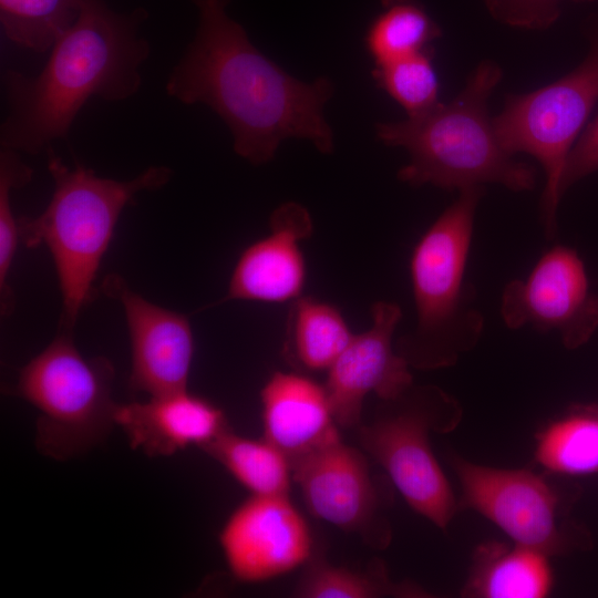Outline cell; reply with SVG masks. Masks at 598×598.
<instances>
[{"mask_svg": "<svg viewBox=\"0 0 598 598\" xmlns=\"http://www.w3.org/2000/svg\"><path fill=\"white\" fill-rule=\"evenodd\" d=\"M192 2L197 29L166 80V94L214 111L229 128L235 153L250 164L270 162L287 138L332 153L333 132L323 114L334 91L330 79L302 82L260 53L229 17L230 0Z\"/></svg>", "mask_w": 598, "mask_h": 598, "instance_id": "6da1fadb", "label": "cell"}, {"mask_svg": "<svg viewBox=\"0 0 598 598\" xmlns=\"http://www.w3.org/2000/svg\"><path fill=\"white\" fill-rule=\"evenodd\" d=\"M146 17L143 9L123 13L104 0H85L38 74L13 69L3 73L7 112L0 146L31 155L47 152L54 141L68 137L92 97L122 102L135 95L151 53L141 34Z\"/></svg>", "mask_w": 598, "mask_h": 598, "instance_id": "7a4b0ae2", "label": "cell"}, {"mask_svg": "<svg viewBox=\"0 0 598 598\" xmlns=\"http://www.w3.org/2000/svg\"><path fill=\"white\" fill-rule=\"evenodd\" d=\"M501 79V68L485 60L452 101L403 121L379 123L378 138L410 155L398 178L458 192L489 183L517 193L534 189L535 168L503 147L488 115V99Z\"/></svg>", "mask_w": 598, "mask_h": 598, "instance_id": "3957f363", "label": "cell"}, {"mask_svg": "<svg viewBox=\"0 0 598 598\" xmlns=\"http://www.w3.org/2000/svg\"><path fill=\"white\" fill-rule=\"evenodd\" d=\"M47 154L54 185L51 199L37 217L18 218L19 235L27 247L44 245L50 251L62 297L59 328L73 330L93 298V283L124 207L138 193L165 186L173 171L150 166L118 181L80 164L69 167L52 147Z\"/></svg>", "mask_w": 598, "mask_h": 598, "instance_id": "277c9868", "label": "cell"}, {"mask_svg": "<svg viewBox=\"0 0 598 598\" xmlns=\"http://www.w3.org/2000/svg\"><path fill=\"white\" fill-rule=\"evenodd\" d=\"M483 193V186L460 190L457 199L426 229L412 251L410 275L416 322L396 344L411 368L452 367L482 337L484 317L466 268Z\"/></svg>", "mask_w": 598, "mask_h": 598, "instance_id": "5b68a950", "label": "cell"}, {"mask_svg": "<svg viewBox=\"0 0 598 598\" xmlns=\"http://www.w3.org/2000/svg\"><path fill=\"white\" fill-rule=\"evenodd\" d=\"M114 367L103 357L84 358L73 330L58 336L19 371L9 389L39 412L38 451L55 461H68L103 442L115 425L112 399Z\"/></svg>", "mask_w": 598, "mask_h": 598, "instance_id": "8992f818", "label": "cell"}, {"mask_svg": "<svg viewBox=\"0 0 598 598\" xmlns=\"http://www.w3.org/2000/svg\"><path fill=\"white\" fill-rule=\"evenodd\" d=\"M462 417L454 396L436 385L413 383L399 395L380 400L372 421L358 427L363 450L408 505L443 530L460 503L433 453L430 434L455 430Z\"/></svg>", "mask_w": 598, "mask_h": 598, "instance_id": "52a82bcc", "label": "cell"}, {"mask_svg": "<svg viewBox=\"0 0 598 598\" xmlns=\"http://www.w3.org/2000/svg\"><path fill=\"white\" fill-rule=\"evenodd\" d=\"M598 104V29L590 49L571 72L535 91L509 95L493 118L497 137L512 155L526 153L542 165L546 183L540 221L548 240L558 233L560 181L567 157Z\"/></svg>", "mask_w": 598, "mask_h": 598, "instance_id": "ba28073f", "label": "cell"}, {"mask_svg": "<svg viewBox=\"0 0 598 598\" xmlns=\"http://www.w3.org/2000/svg\"><path fill=\"white\" fill-rule=\"evenodd\" d=\"M461 486L460 507L470 508L498 526L515 544L547 556L584 549L590 538L581 526L560 515L556 489L524 468H497L451 454Z\"/></svg>", "mask_w": 598, "mask_h": 598, "instance_id": "9c48e42d", "label": "cell"}, {"mask_svg": "<svg viewBox=\"0 0 598 598\" xmlns=\"http://www.w3.org/2000/svg\"><path fill=\"white\" fill-rule=\"evenodd\" d=\"M501 316L509 329L526 326L556 331L567 349L584 346L598 329V295L589 287L578 252L555 245L526 279H513L502 292Z\"/></svg>", "mask_w": 598, "mask_h": 598, "instance_id": "30bf717a", "label": "cell"}, {"mask_svg": "<svg viewBox=\"0 0 598 598\" xmlns=\"http://www.w3.org/2000/svg\"><path fill=\"white\" fill-rule=\"evenodd\" d=\"M218 539L231 576L245 584L291 573L315 551L311 529L289 495H251L228 516Z\"/></svg>", "mask_w": 598, "mask_h": 598, "instance_id": "8fae6325", "label": "cell"}, {"mask_svg": "<svg viewBox=\"0 0 598 598\" xmlns=\"http://www.w3.org/2000/svg\"><path fill=\"white\" fill-rule=\"evenodd\" d=\"M306 507L318 519L384 548L391 529L365 456L339 439L292 466Z\"/></svg>", "mask_w": 598, "mask_h": 598, "instance_id": "7c38bea8", "label": "cell"}, {"mask_svg": "<svg viewBox=\"0 0 598 598\" xmlns=\"http://www.w3.org/2000/svg\"><path fill=\"white\" fill-rule=\"evenodd\" d=\"M372 324L353 334L327 371L324 385L336 423L358 429L365 398L392 399L413 384L410 365L393 348L392 338L402 318L398 303L380 300L371 307Z\"/></svg>", "mask_w": 598, "mask_h": 598, "instance_id": "4fadbf2b", "label": "cell"}, {"mask_svg": "<svg viewBox=\"0 0 598 598\" xmlns=\"http://www.w3.org/2000/svg\"><path fill=\"white\" fill-rule=\"evenodd\" d=\"M101 288L124 310L130 390L154 396L187 389L195 349L188 318L148 301L115 274L106 276Z\"/></svg>", "mask_w": 598, "mask_h": 598, "instance_id": "5bb4252c", "label": "cell"}, {"mask_svg": "<svg viewBox=\"0 0 598 598\" xmlns=\"http://www.w3.org/2000/svg\"><path fill=\"white\" fill-rule=\"evenodd\" d=\"M312 219L299 203L286 202L270 216V233L239 256L223 301H293L301 296L307 269L299 243L311 236Z\"/></svg>", "mask_w": 598, "mask_h": 598, "instance_id": "9a60e30c", "label": "cell"}, {"mask_svg": "<svg viewBox=\"0 0 598 598\" xmlns=\"http://www.w3.org/2000/svg\"><path fill=\"white\" fill-rule=\"evenodd\" d=\"M115 425L133 450L151 457L169 456L190 446L202 448L229 429L219 406L187 389L117 404Z\"/></svg>", "mask_w": 598, "mask_h": 598, "instance_id": "2e32d148", "label": "cell"}, {"mask_svg": "<svg viewBox=\"0 0 598 598\" xmlns=\"http://www.w3.org/2000/svg\"><path fill=\"white\" fill-rule=\"evenodd\" d=\"M262 437L288 458L291 470L341 439L323 384L299 372H274L260 390Z\"/></svg>", "mask_w": 598, "mask_h": 598, "instance_id": "e0dca14e", "label": "cell"}, {"mask_svg": "<svg viewBox=\"0 0 598 598\" xmlns=\"http://www.w3.org/2000/svg\"><path fill=\"white\" fill-rule=\"evenodd\" d=\"M546 554L515 544L485 542L473 553L462 596L474 598H543L553 588Z\"/></svg>", "mask_w": 598, "mask_h": 598, "instance_id": "ac0fdd59", "label": "cell"}, {"mask_svg": "<svg viewBox=\"0 0 598 598\" xmlns=\"http://www.w3.org/2000/svg\"><path fill=\"white\" fill-rule=\"evenodd\" d=\"M352 337L336 306L300 296L288 312L282 354L299 371L327 372Z\"/></svg>", "mask_w": 598, "mask_h": 598, "instance_id": "d6986e66", "label": "cell"}, {"mask_svg": "<svg viewBox=\"0 0 598 598\" xmlns=\"http://www.w3.org/2000/svg\"><path fill=\"white\" fill-rule=\"evenodd\" d=\"M202 450L251 495H289L293 481L291 465L285 454L264 437L240 436L229 427Z\"/></svg>", "mask_w": 598, "mask_h": 598, "instance_id": "ffe728a7", "label": "cell"}, {"mask_svg": "<svg viewBox=\"0 0 598 598\" xmlns=\"http://www.w3.org/2000/svg\"><path fill=\"white\" fill-rule=\"evenodd\" d=\"M292 596L298 598L430 597L417 585L390 579L384 566L365 571L330 564L313 551L305 564Z\"/></svg>", "mask_w": 598, "mask_h": 598, "instance_id": "44dd1931", "label": "cell"}, {"mask_svg": "<svg viewBox=\"0 0 598 598\" xmlns=\"http://www.w3.org/2000/svg\"><path fill=\"white\" fill-rule=\"evenodd\" d=\"M535 456L556 474H598V408L579 409L549 424L537 435Z\"/></svg>", "mask_w": 598, "mask_h": 598, "instance_id": "7402d4cb", "label": "cell"}, {"mask_svg": "<svg viewBox=\"0 0 598 598\" xmlns=\"http://www.w3.org/2000/svg\"><path fill=\"white\" fill-rule=\"evenodd\" d=\"M440 35L439 25L415 0H382L364 41L380 65L424 51Z\"/></svg>", "mask_w": 598, "mask_h": 598, "instance_id": "603a6c76", "label": "cell"}, {"mask_svg": "<svg viewBox=\"0 0 598 598\" xmlns=\"http://www.w3.org/2000/svg\"><path fill=\"white\" fill-rule=\"evenodd\" d=\"M85 0H0V23L14 44L44 53L69 30Z\"/></svg>", "mask_w": 598, "mask_h": 598, "instance_id": "cb8c5ba5", "label": "cell"}, {"mask_svg": "<svg viewBox=\"0 0 598 598\" xmlns=\"http://www.w3.org/2000/svg\"><path fill=\"white\" fill-rule=\"evenodd\" d=\"M372 74L377 84L405 110L408 117L423 114L440 102L430 48L375 65Z\"/></svg>", "mask_w": 598, "mask_h": 598, "instance_id": "d4e9b609", "label": "cell"}, {"mask_svg": "<svg viewBox=\"0 0 598 598\" xmlns=\"http://www.w3.org/2000/svg\"><path fill=\"white\" fill-rule=\"evenodd\" d=\"M32 168L20 157L18 151L0 148V292L2 315L13 308V295L9 287V274L20 241L18 218L11 205V193L27 185Z\"/></svg>", "mask_w": 598, "mask_h": 598, "instance_id": "484cf974", "label": "cell"}, {"mask_svg": "<svg viewBox=\"0 0 598 598\" xmlns=\"http://www.w3.org/2000/svg\"><path fill=\"white\" fill-rule=\"evenodd\" d=\"M564 0H485L498 21L524 29H546L558 19Z\"/></svg>", "mask_w": 598, "mask_h": 598, "instance_id": "4316f807", "label": "cell"}, {"mask_svg": "<svg viewBox=\"0 0 598 598\" xmlns=\"http://www.w3.org/2000/svg\"><path fill=\"white\" fill-rule=\"evenodd\" d=\"M598 171V110L574 144L561 175L560 194Z\"/></svg>", "mask_w": 598, "mask_h": 598, "instance_id": "83f0119b", "label": "cell"}, {"mask_svg": "<svg viewBox=\"0 0 598 598\" xmlns=\"http://www.w3.org/2000/svg\"><path fill=\"white\" fill-rule=\"evenodd\" d=\"M574 1H586V2H588V1H595V0H574Z\"/></svg>", "mask_w": 598, "mask_h": 598, "instance_id": "f1b7e54d", "label": "cell"}]
</instances>
